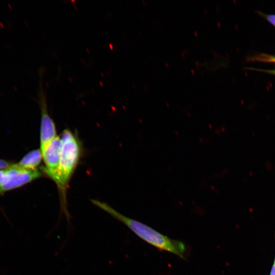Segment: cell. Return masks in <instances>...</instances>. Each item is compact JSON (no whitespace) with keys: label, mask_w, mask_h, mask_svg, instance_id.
Returning <instances> with one entry per match:
<instances>
[{"label":"cell","mask_w":275,"mask_h":275,"mask_svg":"<svg viewBox=\"0 0 275 275\" xmlns=\"http://www.w3.org/2000/svg\"><path fill=\"white\" fill-rule=\"evenodd\" d=\"M60 138L62 143L61 155L56 184L59 191L61 213L70 224L71 217L68 209L67 191L69 181L80 159L81 146L77 136L68 129L62 132Z\"/></svg>","instance_id":"6da1fadb"},{"label":"cell","mask_w":275,"mask_h":275,"mask_svg":"<svg viewBox=\"0 0 275 275\" xmlns=\"http://www.w3.org/2000/svg\"><path fill=\"white\" fill-rule=\"evenodd\" d=\"M91 201L94 205L124 224L149 244L185 259L187 249L182 241L171 239L142 222L123 215L105 202L94 199Z\"/></svg>","instance_id":"7a4b0ae2"},{"label":"cell","mask_w":275,"mask_h":275,"mask_svg":"<svg viewBox=\"0 0 275 275\" xmlns=\"http://www.w3.org/2000/svg\"><path fill=\"white\" fill-rule=\"evenodd\" d=\"M43 71V68L39 69L40 79L37 93L38 103L41 112L40 149L42 152L53 140L58 136L55 124L48 111L46 94L44 89L42 80Z\"/></svg>","instance_id":"3957f363"},{"label":"cell","mask_w":275,"mask_h":275,"mask_svg":"<svg viewBox=\"0 0 275 275\" xmlns=\"http://www.w3.org/2000/svg\"><path fill=\"white\" fill-rule=\"evenodd\" d=\"M4 176L0 184V195L22 186L43 176V173L38 169H24L12 163L4 170Z\"/></svg>","instance_id":"277c9868"},{"label":"cell","mask_w":275,"mask_h":275,"mask_svg":"<svg viewBox=\"0 0 275 275\" xmlns=\"http://www.w3.org/2000/svg\"><path fill=\"white\" fill-rule=\"evenodd\" d=\"M61 145L60 136H57L42 152L45 166L41 168V171L55 183L57 181L60 165Z\"/></svg>","instance_id":"5b68a950"},{"label":"cell","mask_w":275,"mask_h":275,"mask_svg":"<svg viewBox=\"0 0 275 275\" xmlns=\"http://www.w3.org/2000/svg\"><path fill=\"white\" fill-rule=\"evenodd\" d=\"M42 158L41 149H37L29 152L17 163L20 167L26 169L35 170L39 166Z\"/></svg>","instance_id":"8992f818"},{"label":"cell","mask_w":275,"mask_h":275,"mask_svg":"<svg viewBox=\"0 0 275 275\" xmlns=\"http://www.w3.org/2000/svg\"><path fill=\"white\" fill-rule=\"evenodd\" d=\"M12 163L10 162L0 159V170H4L9 167Z\"/></svg>","instance_id":"52a82bcc"},{"label":"cell","mask_w":275,"mask_h":275,"mask_svg":"<svg viewBox=\"0 0 275 275\" xmlns=\"http://www.w3.org/2000/svg\"><path fill=\"white\" fill-rule=\"evenodd\" d=\"M265 17L267 21L275 26V14L267 15Z\"/></svg>","instance_id":"ba28073f"},{"label":"cell","mask_w":275,"mask_h":275,"mask_svg":"<svg viewBox=\"0 0 275 275\" xmlns=\"http://www.w3.org/2000/svg\"><path fill=\"white\" fill-rule=\"evenodd\" d=\"M270 275H275V260L271 271Z\"/></svg>","instance_id":"9c48e42d"},{"label":"cell","mask_w":275,"mask_h":275,"mask_svg":"<svg viewBox=\"0 0 275 275\" xmlns=\"http://www.w3.org/2000/svg\"><path fill=\"white\" fill-rule=\"evenodd\" d=\"M269 58H270L269 61H273L275 62V57H269Z\"/></svg>","instance_id":"30bf717a"},{"label":"cell","mask_w":275,"mask_h":275,"mask_svg":"<svg viewBox=\"0 0 275 275\" xmlns=\"http://www.w3.org/2000/svg\"><path fill=\"white\" fill-rule=\"evenodd\" d=\"M272 72H273L274 73H275V70H273V71H272Z\"/></svg>","instance_id":"8fae6325"}]
</instances>
